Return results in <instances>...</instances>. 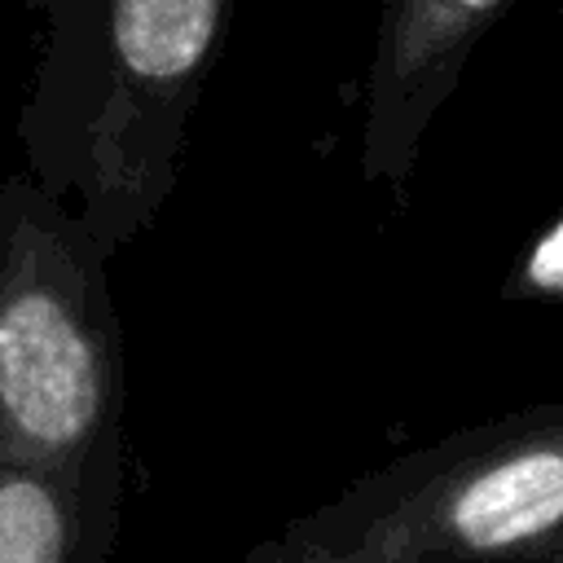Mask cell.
I'll return each mask as SVG.
<instances>
[{
	"label": "cell",
	"mask_w": 563,
	"mask_h": 563,
	"mask_svg": "<svg viewBox=\"0 0 563 563\" xmlns=\"http://www.w3.org/2000/svg\"><path fill=\"white\" fill-rule=\"evenodd\" d=\"M563 563V396L400 453L286 519L246 563Z\"/></svg>",
	"instance_id": "obj_3"
},
{
	"label": "cell",
	"mask_w": 563,
	"mask_h": 563,
	"mask_svg": "<svg viewBox=\"0 0 563 563\" xmlns=\"http://www.w3.org/2000/svg\"><path fill=\"white\" fill-rule=\"evenodd\" d=\"M119 519L70 475L0 449V563H106Z\"/></svg>",
	"instance_id": "obj_5"
},
{
	"label": "cell",
	"mask_w": 563,
	"mask_h": 563,
	"mask_svg": "<svg viewBox=\"0 0 563 563\" xmlns=\"http://www.w3.org/2000/svg\"><path fill=\"white\" fill-rule=\"evenodd\" d=\"M40 22L22 167L119 255L172 198L238 0H13Z\"/></svg>",
	"instance_id": "obj_1"
},
{
	"label": "cell",
	"mask_w": 563,
	"mask_h": 563,
	"mask_svg": "<svg viewBox=\"0 0 563 563\" xmlns=\"http://www.w3.org/2000/svg\"><path fill=\"white\" fill-rule=\"evenodd\" d=\"M497 299L506 303H563V211L541 224L510 260Z\"/></svg>",
	"instance_id": "obj_6"
},
{
	"label": "cell",
	"mask_w": 563,
	"mask_h": 563,
	"mask_svg": "<svg viewBox=\"0 0 563 563\" xmlns=\"http://www.w3.org/2000/svg\"><path fill=\"white\" fill-rule=\"evenodd\" d=\"M110 251L26 167L0 180V449L123 519V325Z\"/></svg>",
	"instance_id": "obj_2"
},
{
	"label": "cell",
	"mask_w": 563,
	"mask_h": 563,
	"mask_svg": "<svg viewBox=\"0 0 563 563\" xmlns=\"http://www.w3.org/2000/svg\"><path fill=\"white\" fill-rule=\"evenodd\" d=\"M510 0H383L365 75L361 176L405 202L422 141L453 97L471 53Z\"/></svg>",
	"instance_id": "obj_4"
}]
</instances>
